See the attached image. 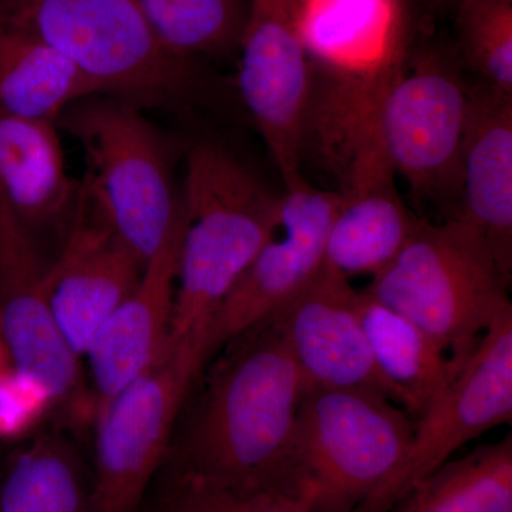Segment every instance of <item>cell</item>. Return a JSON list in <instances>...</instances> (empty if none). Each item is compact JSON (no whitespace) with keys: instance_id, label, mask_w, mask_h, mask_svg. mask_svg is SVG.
<instances>
[{"instance_id":"e0dca14e","label":"cell","mask_w":512,"mask_h":512,"mask_svg":"<svg viewBox=\"0 0 512 512\" xmlns=\"http://www.w3.org/2000/svg\"><path fill=\"white\" fill-rule=\"evenodd\" d=\"M454 222L473 229L512 276V96L470 89L460 202Z\"/></svg>"},{"instance_id":"8fae6325","label":"cell","mask_w":512,"mask_h":512,"mask_svg":"<svg viewBox=\"0 0 512 512\" xmlns=\"http://www.w3.org/2000/svg\"><path fill=\"white\" fill-rule=\"evenodd\" d=\"M238 86L284 184L303 177L311 66L296 26V0H248Z\"/></svg>"},{"instance_id":"5bb4252c","label":"cell","mask_w":512,"mask_h":512,"mask_svg":"<svg viewBox=\"0 0 512 512\" xmlns=\"http://www.w3.org/2000/svg\"><path fill=\"white\" fill-rule=\"evenodd\" d=\"M47 271L37 239L0 201V339L18 376L62 399L76 383L77 356L50 311Z\"/></svg>"},{"instance_id":"9c48e42d","label":"cell","mask_w":512,"mask_h":512,"mask_svg":"<svg viewBox=\"0 0 512 512\" xmlns=\"http://www.w3.org/2000/svg\"><path fill=\"white\" fill-rule=\"evenodd\" d=\"M470 89L446 56L426 52L407 64L387 93L380 137L387 157L417 200L456 215Z\"/></svg>"},{"instance_id":"ffe728a7","label":"cell","mask_w":512,"mask_h":512,"mask_svg":"<svg viewBox=\"0 0 512 512\" xmlns=\"http://www.w3.org/2000/svg\"><path fill=\"white\" fill-rule=\"evenodd\" d=\"M357 311L390 399L416 421L439 399L461 367L429 333L365 291H359Z\"/></svg>"},{"instance_id":"4316f807","label":"cell","mask_w":512,"mask_h":512,"mask_svg":"<svg viewBox=\"0 0 512 512\" xmlns=\"http://www.w3.org/2000/svg\"><path fill=\"white\" fill-rule=\"evenodd\" d=\"M423 2L429 3V5L433 6V8H437V6L443 5V3L447 2V0H423Z\"/></svg>"},{"instance_id":"7402d4cb","label":"cell","mask_w":512,"mask_h":512,"mask_svg":"<svg viewBox=\"0 0 512 512\" xmlns=\"http://www.w3.org/2000/svg\"><path fill=\"white\" fill-rule=\"evenodd\" d=\"M390 512H512V436L448 460Z\"/></svg>"},{"instance_id":"6da1fadb","label":"cell","mask_w":512,"mask_h":512,"mask_svg":"<svg viewBox=\"0 0 512 512\" xmlns=\"http://www.w3.org/2000/svg\"><path fill=\"white\" fill-rule=\"evenodd\" d=\"M220 353L192 407L175 476L303 511L293 444L299 407L311 386L278 315L234 336Z\"/></svg>"},{"instance_id":"52a82bcc","label":"cell","mask_w":512,"mask_h":512,"mask_svg":"<svg viewBox=\"0 0 512 512\" xmlns=\"http://www.w3.org/2000/svg\"><path fill=\"white\" fill-rule=\"evenodd\" d=\"M413 434L410 414L382 394L311 387L293 444L303 511H359L399 466Z\"/></svg>"},{"instance_id":"83f0119b","label":"cell","mask_w":512,"mask_h":512,"mask_svg":"<svg viewBox=\"0 0 512 512\" xmlns=\"http://www.w3.org/2000/svg\"><path fill=\"white\" fill-rule=\"evenodd\" d=\"M471 2V0H456L457 6L463 5V3Z\"/></svg>"},{"instance_id":"ba28073f","label":"cell","mask_w":512,"mask_h":512,"mask_svg":"<svg viewBox=\"0 0 512 512\" xmlns=\"http://www.w3.org/2000/svg\"><path fill=\"white\" fill-rule=\"evenodd\" d=\"M201 343L171 342L143 375L97 410L89 512H138L202 367Z\"/></svg>"},{"instance_id":"2e32d148","label":"cell","mask_w":512,"mask_h":512,"mask_svg":"<svg viewBox=\"0 0 512 512\" xmlns=\"http://www.w3.org/2000/svg\"><path fill=\"white\" fill-rule=\"evenodd\" d=\"M183 232L181 210L170 234L148 259L134 291L104 320L84 352L97 410L143 375L167 345Z\"/></svg>"},{"instance_id":"4fadbf2b","label":"cell","mask_w":512,"mask_h":512,"mask_svg":"<svg viewBox=\"0 0 512 512\" xmlns=\"http://www.w3.org/2000/svg\"><path fill=\"white\" fill-rule=\"evenodd\" d=\"M144 266L82 181L72 224L47 271L50 311L74 355H84L104 320L134 291Z\"/></svg>"},{"instance_id":"ac0fdd59","label":"cell","mask_w":512,"mask_h":512,"mask_svg":"<svg viewBox=\"0 0 512 512\" xmlns=\"http://www.w3.org/2000/svg\"><path fill=\"white\" fill-rule=\"evenodd\" d=\"M82 181L67 174L56 124L0 109V201L37 239L72 224Z\"/></svg>"},{"instance_id":"8992f818","label":"cell","mask_w":512,"mask_h":512,"mask_svg":"<svg viewBox=\"0 0 512 512\" xmlns=\"http://www.w3.org/2000/svg\"><path fill=\"white\" fill-rule=\"evenodd\" d=\"M0 26L46 43L109 96L138 106L177 103L190 93V59L158 43L136 0H0Z\"/></svg>"},{"instance_id":"d4e9b609","label":"cell","mask_w":512,"mask_h":512,"mask_svg":"<svg viewBox=\"0 0 512 512\" xmlns=\"http://www.w3.org/2000/svg\"><path fill=\"white\" fill-rule=\"evenodd\" d=\"M461 47L484 86L512 96V0H471L458 6Z\"/></svg>"},{"instance_id":"3957f363","label":"cell","mask_w":512,"mask_h":512,"mask_svg":"<svg viewBox=\"0 0 512 512\" xmlns=\"http://www.w3.org/2000/svg\"><path fill=\"white\" fill-rule=\"evenodd\" d=\"M296 26L311 66L309 126L338 137L376 130L407 67L404 0H296Z\"/></svg>"},{"instance_id":"30bf717a","label":"cell","mask_w":512,"mask_h":512,"mask_svg":"<svg viewBox=\"0 0 512 512\" xmlns=\"http://www.w3.org/2000/svg\"><path fill=\"white\" fill-rule=\"evenodd\" d=\"M512 419V311L495 320L476 349L414 423L403 460L357 512H390L454 453Z\"/></svg>"},{"instance_id":"5b68a950","label":"cell","mask_w":512,"mask_h":512,"mask_svg":"<svg viewBox=\"0 0 512 512\" xmlns=\"http://www.w3.org/2000/svg\"><path fill=\"white\" fill-rule=\"evenodd\" d=\"M109 94L69 107L57 123L83 148L84 187L127 247L147 264L180 218L174 148L141 113Z\"/></svg>"},{"instance_id":"603a6c76","label":"cell","mask_w":512,"mask_h":512,"mask_svg":"<svg viewBox=\"0 0 512 512\" xmlns=\"http://www.w3.org/2000/svg\"><path fill=\"white\" fill-rule=\"evenodd\" d=\"M141 15L164 49L184 59L215 55L241 43L248 0H136Z\"/></svg>"},{"instance_id":"cb8c5ba5","label":"cell","mask_w":512,"mask_h":512,"mask_svg":"<svg viewBox=\"0 0 512 512\" xmlns=\"http://www.w3.org/2000/svg\"><path fill=\"white\" fill-rule=\"evenodd\" d=\"M0 512H89L72 458L60 444L35 441L0 485Z\"/></svg>"},{"instance_id":"44dd1931","label":"cell","mask_w":512,"mask_h":512,"mask_svg":"<svg viewBox=\"0 0 512 512\" xmlns=\"http://www.w3.org/2000/svg\"><path fill=\"white\" fill-rule=\"evenodd\" d=\"M100 94L107 93L62 53L0 26V109L56 124L77 101Z\"/></svg>"},{"instance_id":"7c38bea8","label":"cell","mask_w":512,"mask_h":512,"mask_svg":"<svg viewBox=\"0 0 512 512\" xmlns=\"http://www.w3.org/2000/svg\"><path fill=\"white\" fill-rule=\"evenodd\" d=\"M340 195L301 177L281 194L279 228L229 292L208 325L205 357L259 320L284 308L325 265L326 238Z\"/></svg>"},{"instance_id":"d6986e66","label":"cell","mask_w":512,"mask_h":512,"mask_svg":"<svg viewBox=\"0 0 512 512\" xmlns=\"http://www.w3.org/2000/svg\"><path fill=\"white\" fill-rule=\"evenodd\" d=\"M394 177L338 192L325 248V268L343 278L376 276L406 247L421 218L404 205Z\"/></svg>"},{"instance_id":"277c9868","label":"cell","mask_w":512,"mask_h":512,"mask_svg":"<svg viewBox=\"0 0 512 512\" xmlns=\"http://www.w3.org/2000/svg\"><path fill=\"white\" fill-rule=\"evenodd\" d=\"M510 285L473 229L421 218L406 247L363 291L416 323L463 367L481 336L512 311Z\"/></svg>"},{"instance_id":"7a4b0ae2","label":"cell","mask_w":512,"mask_h":512,"mask_svg":"<svg viewBox=\"0 0 512 512\" xmlns=\"http://www.w3.org/2000/svg\"><path fill=\"white\" fill-rule=\"evenodd\" d=\"M185 170L184 232L168 340H192L205 352L211 319L278 231L281 195L214 144L191 147Z\"/></svg>"},{"instance_id":"484cf974","label":"cell","mask_w":512,"mask_h":512,"mask_svg":"<svg viewBox=\"0 0 512 512\" xmlns=\"http://www.w3.org/2000/svg\"><path fill=\"white\" fill-rule=\"evenodd\" d=\"M163 512H302L295 505L268 497H251L229 491L215 490L174 477L170 493L165 498Z\"/></svg>"},{"instance_id":"9a60e30c","label":"cell","mask_w":512,"mask_h":512,"mask_svg":"<svg viewBox=\"0 0 512 512\" xmlns=\"http://www.w3.org/2000/svg\"><path fill=\"white\" fill-rule=\"evenodd\" d=\"M357 301L359 291L349 279L323 266L311 284L275 313L309 386L369 390L392 400L373 362Z\"/></svg>"}]
</instances>
